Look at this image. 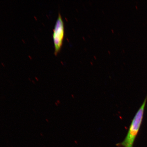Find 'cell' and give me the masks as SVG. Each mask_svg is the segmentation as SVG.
<instances>
[{"label": "cell", "mask_w": 147, "mask_h": 147, "mask_svg": "<svg viewBox=\"0 0 147 147\" xmlns=\"http://www.w3.org/2000/svg\"><path fill=\"white\" fill-rule=\"evenodd\" d=\"M147 100V97L132 120L125 138L119 144L123 147H133L134 141L142 124Z\"/></svg>", "instance_id": "1"}, {"label": "cell", "mask_w": 147, "mask_h": 147, "mask_svg": "<svg viewBox=\"0 0 147 147\" xmlns=\"http://www.w3.org/2000/svg\"><path fill=\"white\" fill-rule=\"evenodd\" d=\"M64 36V23L60 13L58 14L55 25L53 34L55 47V54L56 55L59 52L63 44Z\"/></svg>", "instance_id": "2"}]
</instances>
